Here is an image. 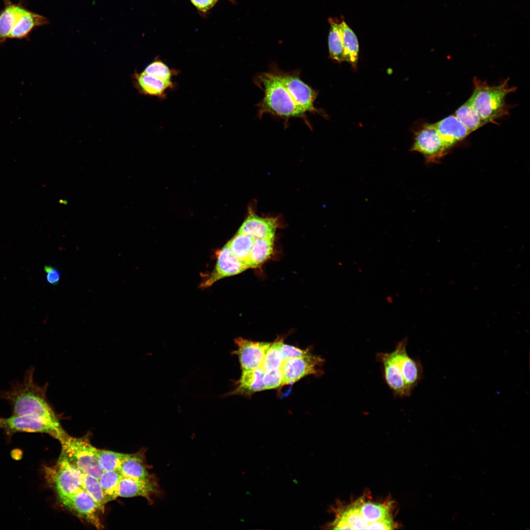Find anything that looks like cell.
Masks as SVG:
<instances>
[{
	"instance_id": "1",
	"label": "cell",
	"mask_w": 530,
	"mask_h": 530,
	"mask_svg": "<svg viewBox=\"0 0 530 530\" xmlns=\"http://www.w3.org/2000/svg\"><path fill=\"white\" fill-rule=\"evenodd\" d=\"M34 368L26 371L22 380L11 382L9 389L0 392V399L6 401L12 415H33L60 424L58 416L48 400V384L40 386L34 380Z\"/></svg>"
},
{
	"instance_id": "25",
	"label": "cell",
	"mask_w": 530,
	"mask_h": 530,
	"mask_svg": "<svg viewBox=\"0 0 530 530\" xmlns=\"http://www.w3.org/2000/svg\"><path fill=\"white\" fill-rule=\"evenodd\" d=\"M330 28L328 42L330 57L333 60L341 62L344 61L343 40L340 23L330 20Z\"/></svg>"
},
{
	"instance_id": "4",
	"label": "cell",
	"mask_w": 530,
	"mask_h": 530,
	"mask_svg": "<svg viewBox=\"0 0 530 530\" xmlns=\"http://www.w3.org/2000/svg\"><path fill=\"white\" fill-rule=\"evenodd\" d=\"M259 80L264 91V98L259 104V114L269 113L287 118L302 117L305 114L283 85L278 74L263 73Z\"/></svg>"
},
{
	"instance_id": "21",
	"label": "cell",
	"mask_w": 530,
	"mask_h": 530,
	"mask_svg": "<svg viewBox=\"0 0 530 530\" xmlns=\"http://www.w3.org/2000/svg\"><path fill=\"white\" fill-rule=\"evenodd\" d=\"M265 371L261 367L254 370L242 371L236 388L230 395H250L265 390L263 378Z\"/></svg>"
},
{
	"instance_id": "9",
	"label": "cell",
	"mask_w": 530,
	"mask_h": 530,
	"mask_svg": "<svg viewBox=\"0 0 530 530\" xmlns=\"http://www.w3.org/2000/svg\"><path fill=\"white\" fill-rule=\"evenodd\" d=\"M67 509L98 529L104 528L100 518L102 512L97 502L83 489L59 499Z\"/></svg>"
},
{
	"instance_id": "28",
	"label": "cell",
	"mask_w": 530,
	"mask_h": 530,
	"mask_svg": "<svg viewBox=\"0 0 530 530\" xmlns=\"http://www.w3.org/2000/svg\"><path fill=\"white\" fill-rule=\"evenodd\" d=\"M254 239L255 238L251 236L237 233L228 242L233 253L247 265Z\"/></svg>"
},
{
	"instance_id": "8",
	"label": "cell",
	"mask_w": 530,
	"mask_h": 530,
	"mask_svg": "<svg viewBox=\"0 0 530 530\" xmlns=\"http://www.w3.org/2000/svg\"><path fill=\"white\" fill-rule=\"evenodd\" d=\"M412 151L422 154L427 163L439 162L448 152L434 124H426L415 133Z\"/></svg>"
},
{
	"instance_id": "11",
	"label": "cell",
	"mask_w": 530,
	"mask_h": 530,
	"mask_svg": "<svg viewBox=\"0 0 530 530\" xmlns=\"http://www.w3.org/2000/svg\"><path fill=\"white\" fill-rule=\"evenodd\" d=\"M248 268L247 265L233 253L227 243L218 251L215 268L210 276L202 283V286L210 287L220 279L238 274Z\"/></svg>"
},
{
	"instance_id": "2",
	"label": "cell",
	"mask_w": 530,
	"mask_h": 530,
	"mask_svg": "<svg viewBox=\"0 0 530 530\" xmlns=\"http://www.w3.org/2000/svg\"><path fill=\"white\" fill-rule=\"evenodd\" d=\"M407 338H405L398 343L393 351L376 354L386 384L399 397L410 396L423 376L421 363L410 357L407 352Z\"/></svg>"
},
{
	"instance_id": "3",
	"label": "cell",
	"mask_w": 530,
	"mask_h": 530,
	"mask_svg": "<svg viewBox=\"0 0 530 530\" xmlns=\"http://www.w3.org/2000/svg\"><path fill=\"white\" fill-rule=\"evenodd\" d=\"M508 80L491 86L476 78L473 79L474 91L467 102L485 124L494 123L508 114L505 98L516 90L509 87Z\"/></svg>"
},
{
	"instance_id": "16",
	"label": "cell",
	"mask_w": 530,
	"mask_h": 530,
	"mask_svg": "<svg viewBox=\"0 0 530 530\" xmlns=\"http://www.w3.org/2000/svg\"><path fill=\"white\" fill-rule=\"evenodd\" d=\"M433 124L448 150L471 133L454 114Z\"/></svg>"
},
{
	"instance_id": "31",
	"label": "cell",
	"mask_w": 530,
	"mask_h": 530,
	"mask_svg": "<svg viewBox=\"0 0 530 530\" xmlns=\"http://www.w3.org/2000/svg\"><path fill=\"white\" fill-rule=\"evenodd\" d=\"M283 341L279 340L271 343L264 358L261 367L265 372L280 368L284 361L281 351Z\"/></svg>"
},
{
	"instance_id": "22",
	"label": "cell",
	"mask_w": 530,
	"mask_h": 530,
	"mask_svg": "<svg viewBox=\"0 0 530 530\" xmlns=\"http://www.w3.org/2000/svg\"><path fill=\"white\" fill-rule=\"evenodd\" d=\"M4 7L0 12V44L9 38L10 33L24 12L21 3L15 4L10 0H3Z\"/></svg>"
},
{
	"instance_id": "18",
	"label": "cell",
	"mask_w": 530,
	"mask_h": 530,
	"mask_svg": "<svg viewBox=\"0 0 530 530\" xmlns=\"http://www.w3.org/2000/svg\"><path fill=\"white\" fill-rule=\"evenodd\" d=\"M145 452V449H142L135 453H126L119 471L122 476L140 479H149L154 477L148 472Z\"/></svg>"
},
{
	"instance_id": "35",
	"label": "cell",
	"mask_w": 530,
	"mask_h": 530,
	"mask_svg": "<svg viewBox=\"0 0 530 530\" xmlns=\"http://www.w3.org/2000/svg\"><path fill=\"white\" fill-rule=\"evenodd\" d=\"M44 270L46 272L47 282L54 286L57 285L61 277L59 271L55 267L49 265H45Z\"/></svg>"
},
{
	"instance_id": "5",
	"label": "cell",
	"mask_w": 530,
	"mask_h": 530,
	"mask_svg": "<svg viewBox=\"0 0 530 530\" xmlns=\"http://www.w3.org/2000/svg\"><path fill=\"white\" fill-rule=\"evenodd\" d=\"M44 473L48 483L55 491L59 499L83 489L84 474L61 453L55 465L44 467Z\"/></svg>"
},
{
	"instance_id": "14",
	"label": "cell",
	"mask_w": 530,
	"mask_h": 530,
	"mask_svg": "<svg viewBox=\"0 0 530 530\" xmlns=\"http://www.w3.org/2000/svg\"><path fill=\"white\" fill-rule=\"evenodd\" d=\"M160 488L157 478L154 476L146 479H140L122 476L118 486V496L123 498L142 497L152 503L153 495L160 494Z\"/></svg>"
},
{
	"instance_id": "30",
	"label": "cell",
	"mask_w": 530,
	"mask_h": 530,
	"mask_svg": "<svg viewBox=\"0 0 530 530\" xmlns=\"http://www.w3.org/2000/svg\"><path fill=\"white\" fill-rule=\"evenodd\" d=\"M125 454L96 449V456L104 472L119 471Z\"/></svg>"
},
{
	"instance_id": "24",
	"label": "cell",
	"mask_w": 530,
	"mask_h": 530,
	"mask_svg": "<svg viewBox=\"0 0 530 530\" xmlns=\"http://www.w3.org/2000/svg\"><path fill=\"white\" fill-rule=\"evenodd\" d=\"M340 25L343 36L344 61L347 62L353 67L356 68L359 53L357 38L346 22L343 21Z\"/></svg>"
},
{
	"instance_id": "33",
	"label": "cell",
	"mask_w": 530,
	"mask_h": 530,
	"mask_svg": "<svg viewBox=\"0 0 530 530\" xmlns=\"http://www.w3.org/2000/svg\"><path fill=\"white\" fill-rule=\"evenodd\" d=\"M283 372L281 367L277 370L265 372L263 381L265 390L276 389L282 386Z\"/></svg>"
},
{
	"instance_id": "23",
	"label": "cell",
	"mask_w": 530,
	"mask_h": 530,
	"mask_svg": "<svg viewBox=\"0 0 530 530\" xmlns=\"http://www.w3.org/2000/svg\"><path fill=\"white\" fill-rule=\"evenodd\" d=\"M274 239L275 238L254 239L248 259V268L259 267L271 257Z\"/></svg>"
},
{
	"instance_id": "27",
	"label": "cell",
	"mask_w": 530,
	"mask_h": 530,
	"mask_svg": "<svg viewBox=\"0 0 530 530\" xmlns=\"http://www.w3.org/2000/svg\"><path fill=\"white\" fill-rule=\"evenodd\" d=\"M143 72L160 80L173 88L174 87L173 79L177 74V71L160 59H156L150 63Z\"/></svg>"
},
{
	"instance_id": "32",
	"label": "cell",
	"mask_w": 530,
	"mask_h": 530,
	"mask_svg": "<svg viewBox=\"0 0 530 530\" xmlns=\"http://www.w3.org/2000/svg\"><path fill=\"white\" fill-rule=\"evenodd\" d=\"M82 488L97 502L100 510L103 513L106 503L98 478L84 474L82 480Z\"/></svg>"
},
{
	"instance_id": "12",
	"label": "cell",
	"mask_w": 530,
	"mask_h": 530,
	"mask_svg": "<svg viewBox=\"0 0 530 530\" xmlns=\"http://www.w3.org/2000/svg\"><path fill=\"white\" fill-rule=\"evenodd\" d=\"M278 74L283 85L299 107L305 113L317 111L314 104L317 93L314 90L303 82L297 75Z\"/></svg>"
},
{
	"instance_id": "36",
	"label": "cell",
	"mask_w": 530,
	"mask_h": 530,
	"mask_svg": "<svg viewBox=\"0 0 530 530\" xmlns=\"http://www.w3.org/2000/svg\"><path fill=\"white\" fill-rule=\"evenodd\" d=\"M193 4L199 10L205 11L211 8L217 0H191Z\"/></svg>"
},
{
	"instance_id": "10",
	"label": "cell",
	"mask_w": 530,
	"mask_h": 530,
	"mask_svg": "<svg viewBox=\"0 0 530 530\" xmlns=\"http://www.w3.org/2000/svg\"><path fill=\"white\" fill-rule=\"evenodd\" d=\"M324 361L321 357L311 353L285 360L281 367L282 386L292 384L306 376L321 374Z\"/></svg>"
},
{
	"instance_id": "13",
	"label": "cell",
	"mask_w": 530,
	"mask_h": 530,
	"mask_svg": "<svg viewBox=\"0 0 530 530\" xmlns=\"http://www.w3.org/2000/svg\"><path fill=\"white\" fill-rule=\"evenodd\" d=\"M242 371L254 370L261 367L265 356L271 343L249 341L241 337L235 339Z\"/></svg>"
},
{
	"instance_id": "7",
	"label": "cell",
	"mask_w": 530,
	"mask_h": 530,
	"mask_svg": "<svg viewBox=\"0 0 530 530\" xmlns=\"http://www.w3.org/2000/svg\"><path fill=\"white\" fill-rule=\"evenodd\" d=\"M0 429L8 435L17 432L46 433L60 442L68 435L61 424H55L33 415H12L8 418L0 417Z\"/></svg>"
},
{
	"instance_id": "26",
	"label": "cell",
	"mask_w": 530,
	"mask_h": 530,
	"mask_svg": "<svg viewBox=\"0 0 530 530\" xmlns=\"http://www.w3.org/2000/svg\"><path fill=\"white\" fill-rule=\"evenodd\" d=\"M122 475L119 471L104 472L98 478L106 503L118 497V489Z\"/></svg>"
},
{
	"instance_id": "15",
	"label": "cell",
	"mask_w": 530,
	"mask_h": 530,
	"mask_svg": "<svg viewBox=\"0 0 530 530\" xmlns=\"http://www.w3.org/2000/svg\"><path fill=\"white\" fill-rule=\"evenodd\" d=\"M277 219L263 217L251 211L237 233L256 238H275Z\"/></svg>"
},
{
	"instance_id": "19",
	"label": "cell",
	"mask_w": 530,
	"mask_h": 530,
	"mask_svg": "<svg viewBox=\"0 0 530 530\" xmlns=\"http://www.w3.org/2000/svg\"><path fill=\"white\" fill-rule=\"evenodd\" d=\"M133 78L137 89L145 95L165 98L167 92L173 89L160 80L144 72L136 73Z\"/></svg>"
},
{
	"instance_id": "20",
	"label": "cell",
	"mask_w": 530,
	"mask_h": 530,
	"mask_svg": "<svg viewBox=\"0 0 530 530\" xmlns=\"http://www.w3.org/2000/svg\"><path fill=\"white\" fill-rule=\"evenodd\" d=\"M48 23L46 17L25 9L13 27L9 38H26L34 28Z\"/></svg>"
},
{
	"instance_id": "6",
	"label": "cell",
	"mask_w": 530,
	"mask_h": 530,
	"mask_svg": "<svg viewBox=\"0 0 530 530\" xmlns=\"http://www.w3.org/2000/svg\"><path fill=\"white\" fill-rule=\"evenodd\" d=\"M60 443L68 460L85 474L99 478L104 472L96 455V449L86 437L68 435Z\"/></svg>"
},
{
	"instance_id": "17",
	"label": "cell",
	"mask_w": 530,
	"mask_h": 530,
	"mask_svg": "<svg viewBox=\"0 0 530 530\" xmlns=\"http://www.w3.org/2000/svg\"><path fill=\"white\" fill-rule=\"evenodd\" d=\"M353 502L362 518L368 525V530L374 522L393 518L390 502H373L366 500L363 497Z\"/></svg>"
},
{
	"instance_id": "34",
	"label": "cell",
	"mask_w": 530,
	"mask_h": 530,
	"mask_svg": "<svg viewBox=\"0 0 530 530\" xmlns=\"http://www.w3.org/2000/svg\"><path fill=\"white\" fill-rule=\"evenodd\" d=\"M281 351L285 360L297 357H300L309 354L307 350H302L295 346L285 344H281Z\"/></svg>"
},
{
	"instance_id": "29",
	"label": "cell",
	"mask_w": 530,
	"mask_h": 530,
	"mask_svg": "<svg viewBox=\"0 0 530 530\" xmlns=\"http://www.w3.org/2000/svg\"><path fill=\"white\" fill-rule=\"evenodd\" d=\"M454 115L471 133L485 125L467 101L455 111Z\"/></svg>"
}]
</instances>
